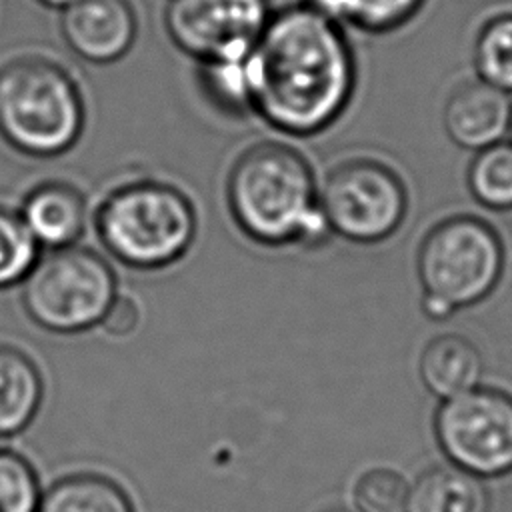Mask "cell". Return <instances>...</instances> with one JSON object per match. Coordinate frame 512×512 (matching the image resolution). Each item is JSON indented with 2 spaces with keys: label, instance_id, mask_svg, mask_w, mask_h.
Segmentation results:
<instances>
[{
  "label": "cell",
  "instance_id": "9a60e30c",
  "mask_svg": "<svg viewBox=\"0 0 512 512\" xmlns=\"http://www.w3.org/2000/svg\"><path fill=\"white\" fill-rule=\"evenodd\" d=\"M44 382L36 364L18 348L0 344V436L24 430L36 416Z\"/></svg>",
  "mask_w": 512,
  "mask_h": 512
},
{
  "label": "cell",
  "instance_id": "9c48e42d",
  "mask_svg": "<svg viewBox=\"0 0 512 512\" xmlns=\"http://www.w3.org/2000/svg\"><path fill=\"white\" fill-rule=\"evenodd\" d=\"M272 16L270 0H170V40L200 64L244 60Z\"/></svg>",
  "mask_w": 512,
  "mask_h": 512
},
{
  "label": "cell",
  "instance_id": "7c38bea8",
  "mask_svg": "<svg viewBox=\"0 0 512 512\" xmlns=\"http://www.w3.org/2000/svg\"><path fill=\"white\" fill-rule=\"evenodd\" d=\"M18 214L34 242L46 250L74 246L86 226V202L76 188L64 182H44L32 188Z\"/></svg>",
  "mask_w": 512,
  "mask_h": 512
},
{
  "label": "cell",
  "instance_id": "2e32d148",
  "mask_svg": "<svg viewBox=\"0 0 512 512\" xmlns=\"http://www.w3.org/2000/svg\"><path fill=\"white\" fill-rule=\"evenodd\" d=\"M38 512H134L124 490L108 478L76 474L58 480L40 498Z\"/></svg>",
  "mask_w": 512,
  "mask_h": 512
},
{
  "label": "cell",
  "instance_id": "3957f363",
  "mask_svg": "<svg viewBox=\"0 0 512 512\" xmlns=\"http://www.w3.org/2000/svg\"><path fill=\"white\" fill-rule=\"evenodd\" d=\"M84 128V102L72 76L52 60L22 56L0 66V136L18 152L54 158Z\"/></svg>",
  "mask_w": 512,
  "mask_h": 512
},
{
  "label": "cell",
  "instance_id": "7a4b0ae2",
  "mask_svg": "<svg viewBox=\"0 0 512 512\" xmlns=\"http://www.w3.org/2000/svg\"><path fill=\"white\" fill-rule=\"evenodd\" d=\"M226 202L236 226L264 246H318L330 234L312 168L280 142H258L234 160Z\"/></svg>",
  "mask_w": 512,
  "mask_h": 512
},
{
  "label": "cell",
  "instance_id": "30bf717a",
  "mask_svg": "<svg viewBox=\"0 0 512 512\" xmlns=\"http://www.w3.org/2000/svg\"><path fill=\"white\" fill-rule=\"evenodd\" d=\"M60 32L82 60L110 64L132 48L138 20L128 0H76L62 10Z\"/></svg>",
  "mask_w": 512,
  "mask_h": 512
},
{
  "label": "cell",
  "instance_id": "ba28073f",
  "mask_svg": "<svg viewBox=\"0 0 512 512\" xmlns=\"http://www.w3.org/2000/svg\"><path fill=\"white\" fill-rule=\"evenodd\" d=\"M434 436L450 464L478 476L512 472V396L474 386L442 400L434 414Z\"/></svg>",
  "mask_w": 512,
  "mask_h": 512
},
{
  "label": "cell",
  "instance_id": "5bb4252c",
  "mask_svg": "<svg viewBox=\"0 0 512 512\" xmlns=\"http://www.w3.org/2000/svg\"><path fill=\"white\" fill-rule=\"evenodd\" d=\"M490 496L482 480L454 464L422 472L408 488L406 512H488Z\"/></svg>",
  "mask_w": 512,
  "mask_h": 512
},
{
  "label": "cell",
  "instance_id": "8992f818",
  "mask_svg": "<svg viewBox=\"0 0 512 512\" xmlns=\"http://www.w3.org/2000/svg\"><path fill=\"white\" fill-rule=\"evenodd\" d=\"M116 276L96 252L66 246L38 256L22 280V306L48 332L76 334L102 322Z\"/></svg>",
  "mask_w": 512,
  "mask_h": 512
},
{
  "label": "cell",
  "instance_id": "6da1fadb",
  "mask_svg": "<svg viewBox=\"0 0 512 512\" xmlns=\"http://www.w3.org/2000/svg\"><path fill=\"white\" fill-rule=\"evenodd\" d=\"M244 66L250 110L292 136H312L334 124L356 84L342 26L304 2L272 12Z\"/></svg>",
  "mask_w": 512,
  "mask_h": 512
},
{
  "label": "cell",
  "instance_id": "ffe728a7",
  "mask_svg": "<svg viewBox=\"0 0 512 512\" xmlns=\"http://www.w3.org/2000/svg\"><path fill=\"white\" fill-rule=\"evenodd\" d=\"M38 258V244L20 214L0 206V288L22 282Z\"/></svg>",
  "mask_w": 512,
  "mask_h": 512
},
{
  "label": "cell",
  "instance_id": "d4e9b609",
  "mask_svg": "<svg viewBox=\"0 0 512 512\" xmlns=\"http://www.w3.org/2000/svg\"><path fill=\"white\" fill-rule=\"evenodd\" d=\"M42 6H46V8H56V10H64L66 6H70L72 2H76V0H38Z\"/></svg>",
  "mask_w": 512,
  "mask_h": 512
},
{
  "label": "cell",
  "instance_id": "4316f807",
  "mask_svg": "<svg viewBox=\"0 0 512 512\" xmlns=\"http://www.w3.org/2000/svg\"><path fill=\"white\" fill-rule=\"evenodd\" d=\"M508 136H510V142H512V112H510V124H508Z\"/></svg>",
  "mask_w": 512,
  "mask_h": 512
},
{
  "label": "cell",
  "instance_id": "44dd1931",
  "mask_svg": "<svg viewBox=\"0 0 512 512\" xmlns=\"http://www.w3.org/2000/svg\"><path fill=\"white\" fill-rule=\"evenodd\" d=\"M408 482L390 468H372L364 472L352 490L358 512H406Z\"/></svg>",
  "mask_w": 512,
  "mask_h": 512
},
{
  "label": "cell",
  "instance_id": "e0dca14e",
  "mask_svg": "<svg viewBox=\"0 0 512 512\" xmlns=\"http://www.w3.org/2000/svg\"><path fill=\"white\" fill-rule=\"evenodd\" d=\"M312 10L344 26L366 32H390L406 24L422 8L424 0H302Z\"/></svg>",
  "mask_w": 512,
  "mask_h": 512
},
{
  "label": "cell",
  "instance_id": "52a82bcc",
  "mask_svg": "<svg viewBox=\"0 0 512 512\" xmlns=\"http://www.w3.org/2000/svg\"><path fill=\"white\" fill-rule=\"evenodd\" d=\"M318 206L330 232L356 244L392 236L408 208L406 186L382 162L354 158L332 168L320 190Z\"/></svg>",
  "mask_w": 512,
  "mask_h": 512
},
{
  "label": "cell",
  "instance_id": "603a6c76",
  "mask_svg": "<svg viewBox=\"0 0 512 512\" xmlns=\"http://www.w3.org/2000/svg\"><path fill=\"white\" fill-rule=\"evenodd\" d=\"M244 60L208 62V64L200 66V72H202L200 78H202L204 92L210 96V100L216 106H220L228 112L250 110Z\"/></svg>",
  "mask_w": 512,
  "mask_h": 512
},
{
  "label": "cell",
  "instance_id": "8fae6325",
  "mask_svg": "<svg viewBox=\"0 0 512 512\" xmlns=\"http://www.w3.org/2000/svg\"><path fill=\"white\" fill-rule=\"evenodd\" d=\"M512 102L508 92L484 80H470L456 86L442 112L448 138L466 150H482L508 134Z\"/></svg>",
  "mask_w": 512,
  "mask_h": 512
},
{
  "label": "cell",
  "instance_id": "277c9868",
  "mask_svg": "<svg viewBox=\"0 0 512 512\" xmlns=\"http://www.w3.org/2000/svg\"><path fill=\"white\" fill-rule=\"evenodd\" d=\"M94 228L118 262L154 270L186 254L196 236V212L178 188L140 180L118 186L100 202Z\"/></svg>",
  "mask_w": 512,
  "mask_h": 512
},
{
  "label": "cell",
  "instance_id": "d6986e66",
  "mask_svg": "<svg viewBox=\"0 0 512 512\" xmlns=\"http://www.w3.org/2000/svg\"><path fill=\"white\" fill-rule=\"evenodd\" d=\"M474 68L480 80L512 92V12L482 24L474 40Z\"/></svg>",
  "mask_w": 512,
  "mask_h": 512
},
{
  "label": "cell",
  "instance_id": "4fadbf2b",
  "mask_svg": "<svg viewBox=\"0 0 512 512\" xmlns=\"http://www.w3.org/2000/svg\"><path fill=\"white\" fill-rule=\"evenodd\" d=\"M484 362L472 340L460 334L432 338L418 362L422 384L434 396L446 400L478 386Z\"/></svg>",
  "mask_w": 512,
  "mask_h": 512
},
{
  "label": "cell",
  "instance_id": "cb8c5ba5",
  "mask_svg": "<svg viewBox=\"0 0 512 512\" xmlns=\"http://www.w3.org/2000/svg\"><path fill=\"white\" fill-rule=\"evenodd\" d=\"M138 322H140L138 304L130 296L116 294V298L112 300L100 326L112 336H126L138 326Z\"/></svg>",
  "mask_w": 512,
  "mask_h": 512
},
{
  "label": "cell",
  "instance_id": "ac0fdd59",
  "mask_svg": "<svg viewBox=\"0 0 512 512\" xmlns=\"http://www.w3.org/2000/svg\"><path fill=\"white\" fill-rule=\"evenodd\" d=\"M468 188L478 204L490 210H512V142L478 150L468 168Z\"/></svg>",
  "mask_w": 512,
  "mask_h": 512
},
{
  "label": "cell",
  "instance_id": "5b68a950",
  "mask_svg": "<svg viewBox=\"0 0 512 512\" xmlns=\"http://www.w3.org/2000/svg\"><path fill=\"white\" fill-rule=\"evenodd\" d=\"M504 270L498 232L474 216H450L428 230L416 254L422 310L430 320L482 302Z\"/></svg>",
  "mask_w": 512,
  "mask_h": 512
},
{
  "label": "cell",
  "instance_id": "484cf974",
  "mask_svg": "<svg viewBox=\"0 0 512 512\" xmlns=\"http://www.w3.org/2000/svg\"><path fill=\"white\" fill-rule=\"evenodd\" d=\"M324 512H350V510H344V508H328Z\"/></svg>",
  "mask_w": 512,
  "mask_h": 512
},
{
  "label": "cell",
  "instance_id": "7402d4cb",
  "mask_svg": "<svg viewBox=\"0 0 512 512\" xmlns=\"http://www.w3.org/2000/svg\"><path fill=\"white\" fill-rule=\"evenodd\" d=\"M40 486L32 466L0 448V512H38Z\"/></svg>",
  "mask_w": 512,
  "mask_h": 512
}]
</instances>
